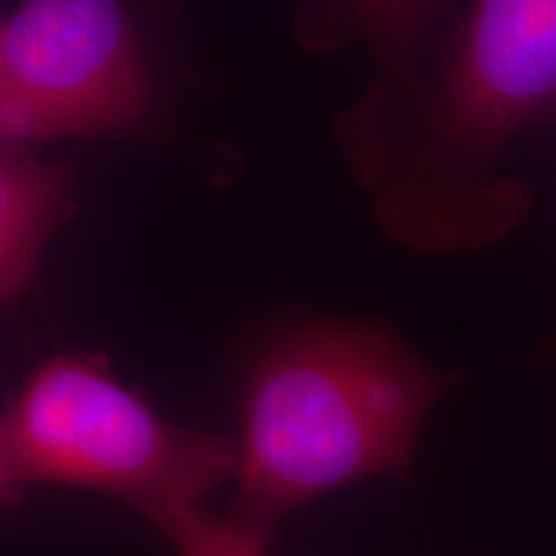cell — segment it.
<instances>
[{
	"label": "cell",
	"instance_id": "277c9868",
	"mask_svg": "<svg viewBox=\"0 0 556 556\" xmlns=\"http://www.w3.org/2000/svg\"><path fill=\"white\" fill-rule=\"evenodd\" d=\"M160 101L135 0H18L0 26L3 150L150 135Z\"/></svg>",
	"mask_w": 556,
	"mask_h": 556
},
{
	"label": "cell",
	"instance_id": "52a82bcc",
	"mask_svg": "<svg viewBox=\"0 0 556 556\" xmlns=\"http://www.w3.org/2000/svg\"><path fill=\"white\" fill-rule=\"evenodd\" d=\"M176 556H268L270 541L255 536L229 518L208 516L204 507H184L157 520Z\"/></svg>",
	"mask_w": 556,
	"mask_h": 556
},
{
	"label": "cell",
	"instance_id": "8992f818",
	"mask_svg": "<svg viewBox=\"0 0 556 556\" xmlns=\"http://www.w3.org/2000/svg\"><path fill=\"white\" fill-rule=\"evenodd\" d=\"M451 0H336L348 34L377 62L371 88H402L426 65L430 39Z\"/></svg>",
	"mask_w": 556,
	"mask_h": 556
},
{
	"label": "cell",
	"instance_id": "5b68a950",
	"mask_svg": "<svg viewBox=\"0 0 556 556\" xmlns=\"http://www.w3.org/2000/svg\"><path fill=\"white\" fill-rule=\"evenodd\" d=\"M73 173L37 150H3L0 160V302L16 312L37 283L52 235L73 219Z\"/></svg>",
	"mask_w": 556,
	"mask_h": 556
},
{
	"label": "cell",
	"instance_id": "3957f363",
	"mask_svg": "<svg viewBox=\"0 0 556 556\" xmlns=\"http://www.w3.org/2000/svg\"><path fill=\"white\" fill-rule=\"evenodd\" d=\"M232 438L178 426L93 353L31 368L0 420V492L58 484L116 497L152 526L235 479Z\"/></svg>",
	"mask_w": 556,
	"mask_h": 556
},
{
	"label": "cell",
	"instance_id": "6da1fadb",
	"mask_svg": "<svg viewBox=\"0 0 556 556\" xmlns=\"http://www.w3.org/2000/svg\"><path fill=\"white\" fill-rule=\"evenodd\" d=\"M556 103V0H469L438 54L402 88L366 86L332 122L343 165L387 240L477 253L531 214L500 160Z\"/></svg>",
	"mask_w": 556,
	"mask_h": 556
},
{
	"label": "cell",
	"instance_id": "ba28073f",
	"mask_svg": "<svg viewBox=\"0 0 556 556\" xmlns=\"http://www.w3.org/2000/svg\"><path fill=\"white\" fill-rule=\"evenodd\" d=\"M541 127H546V129H552L554 135H556V103H554V109L548 111L546 114V119H544V124H541ZM556 351V330L552 332V336H548V340L544 345H541V356H552V353Z\"/></svg>",
	"mask_w": 556,
	"mask_h": 556
},
{
	"label": "cell",
	"instance_id": "7a4b0ae2",
	"mask_svg": "<svg viewBox=\"0 0 556 556\" xmlns=\"http://www.w3.org/2000/svg\"><path fill=\"white\" fill-rule=\"evenodd\" d=\"M464 381L368 319L319 317L276 330L242 374L229 520L270 541L312 500L407 475L435 402Z\"/></svg>",
	"mask_w": 556,
	"mask_h": 556
}]
</instances>
